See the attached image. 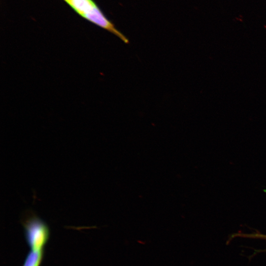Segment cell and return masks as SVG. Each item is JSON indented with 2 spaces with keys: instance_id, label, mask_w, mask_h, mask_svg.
<instances>
[{
  "instance_id": "1",
  "label": "cell",
  "mask_w": 266,
  "mask_h": 266,
  "mask_svg": "<svg viewBox=\"0 0 266 266\" xmlns=\"http://www.w3.org/2000/svg\"><path fill=\"white\" fill-rule=\"evenodd\" d=\"M63 0L84 19L114 34L124 43L129 42V39L107 18L93 0Z\"/></svg>"
},
{
  "instance_id": "2",
  "label": "cell",
  "mask_w": 266,
  "mask_h": 266,
  "mask_svg": "<svg viewBox=\"0 0 266 266\" xmlns=\"http://www.w3.org/2000/svg\"><path fill=\"white\" fill-rule=\"evenodd\" d=\"M25 239L31 250H42L50 236L47 224L32 210L26 211L21 218Z\"/></svg>"
},
{
  "instance_id": "3",
  "label": "cell",
  "mask_w": 266,
  "mask_h": 266,
  "mask_svg": "<svg viewBox=\"0 0 266 266\" xmlns=\"http://www.w3.org/2000/svg\"><path fill=\"white\" fill-rule=\"evenodd\" d=\"M44 255L43 250H30L22 266H40Z\"/></svg>"
},
{
  "instance_id": "4",
  "label": "cell",
  "mask_w": 266,
  "mask_h": 266,
  "mask_svg": "<svg viewBox=\"0 0 266 266\" xmlns=\"http://www.w3.org/2000/svg\"><path fill=\"white\" fill-rule=\"evenodd\" d=\"M233 237H241L250 238H259V239H266V234H263L259 233H236L233 235Z\"/></svg>"
}]
</instances>
